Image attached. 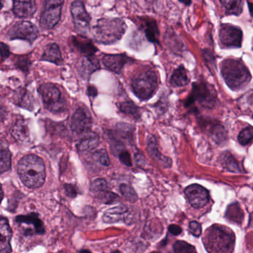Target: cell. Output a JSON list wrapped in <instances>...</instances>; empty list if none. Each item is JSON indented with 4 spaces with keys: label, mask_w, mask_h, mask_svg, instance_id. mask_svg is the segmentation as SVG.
Listing matches in <instances>:
<instances>
[{
    "label": "cell",
    "mask_w": 253,
    "mask_h": 253,
    "mask_svg": "<svg viewBox=\"0 0 253 253\" xmlns=\"http://www.w3.org/2000/svg\"><path fill=\"white\" fill-rule=\"evenodd\" d=\"M12 231L9 226L8 219L2 216L0 220V252L2 253H11V240Z\"/></svg>",
    "instance_id": "cell-17"
},
{
    "label": "cell",
    "mask_w": 253,
    "mask_h": 253,
    "mask_svg": "<svg viewBox=\"0 0 253 253\" xmlns=\"http://www.w3.org/2000/svg\"><path fill=\"white\" fill-rule=\"evenodd\" d=\"M87 94H88V95L89 96V97L94 98V97H97V88L94 86H91H91H88V89H87Z\"/></svg>",
    "instance_id": "cell-49"
},
{
    "label": "cell",
    "mask_w": 253,
    "mask_h": 253,
    "mask_svg": "<svg viewBox=\"0 0 253 253\" xmlns=\"http://www.w3.org/2000/svg\"><path fill=\"white\" fill-rule=\"evenodd\" d=\"M131 86L133 92L140 100H149L158 88V76L152 70L140 72L131 80Z\"/></svg>",
    "instance_id": "cell-6"
},
{
    "label": "cell",
    "mask_w": 253,
    "mask_h": 253,
    "mask_svg": "<svg viewBox=\"0 0 253 253\" xmlns=\"http://www.w3.org/2000/svg\"><path fill=\"white\" fill-rule=\"evenodd\" d=\"M90 189L94 193L100 194L109 189L107 181L103 178H97L90 185Z\"/></svg>",
    "instance_id": "cell-38"
},
{
    "label": "cell",
    "mask_w": 253,
    "mask_h": 253,
    "mask_svg": "<svg viewBox=\"0 0 253 253\" xmlns=\"http://www.w3.org/2000/svg\"><path fill=\"white\" fill-rule=\"evenodd\" d=\"M42 61L50 62L60 66L63 63V57L60 52V47L56 43H51L47 45L41 57Z\"/></svg>",
    "instance_id": "cell-23"
},
{
    "label": "cell",
    "mask_w": 253,
    "mask_h": 253,
    "mask_svg": "<svg viewBox=\"0 0 253 253\" xmlns=\"http://www.w3.org/2000/svg\"><path fill=\"white\" fill-rule=\"evenodd\" d=\"M220 66L225 83L233 91L242 89L251 81L250 70L241 59H225Z\"/></svg>",
    "instance_id": "cell-2"
},
{
    "label": "cell",
    "mask_w": 253,
    "mask_h": 253,
    "mask_svg": "<svg viewBox=\"0 0 253 253\" xmlns=\"http://www.w3.org/2000/svg\"><path fill=\"white\" fill-rule=\"evenodd\" d=\"M247 5H248L250 15H251L252 17H253V2H247Z\"/></svg>",
    "instance_id": "cell-50"
},
{
    "label": "cell",
    "mask_w": 253,
    "mask_h": 253,
    "mask_svg": "<svg viewBox=\"0 0 253 253\" xmlns=\"http://www.w3.org/2000/svg\"><path fill=\"white\" fill-rule=\"evenodd\" d=\"M135 161L139 167H143V166L145 164L144 156L141 154L137 153V155H135Z\"/></svg>",
    "instance_id": "cell-48"
},
{
    "label": "cell",
    "mask_w": 253,
    "mask_h": 253,
    "mask_svg": "<svg viewBox=\"0 0 253 253\" xmlns=\"http://www.w3.org/2000/svg\"><path fill=\"white\" fill-rule=\"evenodd\" d=\"M189 83V78L188 77L187 71L182 65L174 71L170 78V84L174 87L185 86Z\"/></svg>",
    "instance_id": "cell-26"
},
{
    "label": "cell",
    "mask_w": 253,
    "mask_h": 253,
    "mask_svg": "<svg viewBox=\"0 0 253 253\" xmlns=\"http://www.w3.org/2000/svg\"><path fill=\"white\" fill-rule=\"evenodd\" d=\"M203 56H204V61L209 66L214 67V58L213 57L212 53L210 50L204 49L203 51Z\"/></svg>",
    "instance_id": "cell-44"
},
{
    "label": "cell",
    "mask_w": 253,
    "mask_h": 253,
    "mask_svg": "<svg viewBox=\"0 0 253 253\" xmlns=\"http://www.w3.org/2000/svg\"><path fill=\"white\" fill-rule=\"evenodd\" d=\"M227 15H241L244 8L242 0H220Z\"/></svg>",
    "instance_id": "cell-29"
},
{
    "label": "cell",
    "mask_w": 253,
    "mask_h": 253,
    "mask_svg": "<svg viewBox=\"0 0 253 253\" xmlns=\"http://www.w3.org/2000/svg\"><path fill=\"white\" fill-rule=\"evenodd\" d=\"M36 11L35 0H13V11L20 18H29Z\"/></svg>",
    "instance_id": "cell-16"
},
{
    "label": "cell",
    "mask_w": 253,
    "mask_h": 253,
    "mask_svg": "<svg viewBox=\"0 0 253 253\" xmlns=\"http://www.w3.org/2000/svg\"><path fill=\"white\" fill-rule=\"evenodd\" d=\"M178 1L186 6H189L192 4V0H178Z\"/></svg>",
    "instance_id": "cell-51"
},
{
    "label": "cell",
    "mask_w": 253,
    "mask_h": 253,
    "mask_svg": "<svg viewBox=\"0 0 253 253\" xmlns=\"http://www.w3.org/2000/svg\"><path fill=\"white\" fill-rule=\"evenodd\" d=\"M93 159L103 167H109L110 165V159L105 149H99L93 153Z\"/></svg>",
    "instance_id": "cell-37"
},
{
    "label": "cell",
    "mask_w": 253,
    "mask_h": 253,
    "mask_svg": "<svg viewBox=\"0 0 253 253\" xmlns=\"http://www.w3.org/2000/svg\"><path fill=\"white\" fill-rule=\"evenodd\" d=\"M46 109L54 114L61 113L66 109V100L60 89L52 84H44L38 88Z\"/></svg>",
    "instance_id": "cell-7"
},
{
    "label": "cell",
    "mask_w": 253,
    "mask_h": 253,
    "mask_svg": "<svg viewBox=\"0 0 253 253\" xmlns=\"http://www.w3.org/2000/svg\"><path fill=\"white\" fill-rule=\"evenodd\" d=\"M92 125V118L89 112L85 108L77 109L71 119V128L78 134L88 133Z\"/></svg>",
    "instance_id": "cell-13"
},
{
    "label": "cell",
    "mask_w": 253,
    "mask_h": 253,
    "mask_svg": "<svg viewBox=\"0 0 253 253\" xmlns=\"http://www.w3.org/2000/svg\"><path fill=\"white\" fill-rule=\"evenodd\" d=\"M119 109L125 115L133 117L135 119H138L140 117V109L131 101H126L119 105Z\"/></svg>",
    "instance_id": "cell-33"
},
{
    "label": "cell",
    "mask_w": 253,
    "mask_h": 253,
    "mask_svg": "<svg viewBox=\"0 0 253 253\" xmlns=\"http://www.w3.org/2000/svg\"><path fill=\"white\" fill-rule=\"evenodd\" d=\"M38 27L29 21H20L15 23L7 33L10 40H23L33 43L38 38Z\"/></svg>",
    "instance_id": "cell-10"
},
{
    "label": "cell",
    "mask_w": 253,
    "mask_h": 253,
    "mask_svg": "<svg viewBox=\"0 0 253 253\" xmlns=\"http://www.w3.org/2000/svg\"><path fill=\"white\" fill-rule=\"evenodd\" d=\"M98 198L102 203L106 204H115L120 200V197L117 194L109 192V191H106V192L98 194Z\"/></svg>",
    "instance_id": "cell-40"
},
{
    "label": "cell",
    "mask_w": 253,
    "mask_h": 253,
    "mask_svg": "<svg viewBox=\"0 0 253 253\" xmlns=\"http://www.w3.org/2000/svg\"><path fill=\"white\" fill-rule=\"evenodd\" d=\"M81 252H90L89 250H82Z\"/></svg>",
    "instance_id": "cell-53"
},
{
    "label": "cell",
    "mask_w": 253,
    "mask_h": 253,
    "mask_svg": "<svg viewBox=\"0 0 253 253\" xmlns=\"http://www.w3.org/2000/svg\"><path fill=\"white\" fill-rule=\"evenodd\" d=\"M217 102L215 90L205 81H198L192 84V91L184 102L185 107L198 110V106L204 109H211Z\"/></svg>",
    "instance_id": "cell-5"
},
{
    "label": "cell",
    "mask_w": 253,
    "mask_h": 253,
    "mask_svg": "<svg viewBox=\"0 0 253 253\" xmlns=\"http://www.w3.org/2000/svg\"><path fill=\"white\" fill-rule=\"evenodd\" d=\"M71 13L75 30L81 35H85L89 30L91 17L81 0H76L71 5Z\"/></svg>",
    "instance_id": "cell-11"
},
{
    "label": "cell",
    "mask_w": 253,
    "mask_h": 253,
    "mask_svg": "<svg viewBox=\"0 0 253 253\" xmlns=\"http://www.w3.org/2000/svg\"><path fill=\"white\" fill-rule=\"evenodd\" d=\"M219 40L223 48H241L243 41L242 30L232 24H222L219 29Z\"/></svg>",
    "instance_id": "cell-9"
},
{
    "label": "cell",
    "mask_w": 253,
    "mask_h": 253,
    "mask_svg": "<svg viewBox=\"0 0 253 253\" xmlns=\"http://www.w3.org/2000/svg\"><path fill=\"white\" fill-rule=\"evenodd\" d=\"M120 192L122 196L128 202L135 203L138 199V196L135 190L130 185L122 183L120 186Z\"/></svg>",
    "instance_id": "cell-34"
},
{
    "label": "cell",
    "mask_w": 253,
    "mask_h": 253,
    "mask_svg": "<svg viewBox=\"0 0 253 253\" xmlns=\"http://www.w3.org/2000/svg\"><path fill=\"white\" fill-rule=\"evenodd\" d=\"M100 68V63L94 55L85 56L78 66V71L84 79H89L91 75Z\"/></svg>",
    "instance_id": "cell-18"
},
{
    "label": "cell",
    "mask_w": 253,
    "mask_h": 253,
    "mask_svg": "<svg viewBox=\"0 0 253 253\" xmlns=\"http://www.w3.org/2000/svg\"><path fill=\"white\" fill-rule=\"evenodd\" d=\"M173 250H174V253H196V250H195L194 246H192L183 241H176L173 245Z\"/></svg>",
    "instance_id": "cell-39"
},
{
    "label": "cell",
    "mask_w": 253,
    "mask_h": 253,
    "mask_svg": "<svg viewBox=\"0 0 253 253\" xmlns=\"http://www.w3.org/2000/svg\"><path fill=\"white\" fill-rule=\"evenodd\" d=\"M65 0H45V6L41 14V26L52 29L60 22Z\"/></svg>",
    "instance_id": "cell-8"
},
{
    "label": "cell",
    "mask_w": 253,
    "mask_h": 253,
    "mask_svg": "<svg viewBox=\"0 0 253 253\" xmlns=\"http://www.w3.org/2000/svg\"><path fill=\"white\" fill-rule=\"evenodd\" d=\"M221 164L223 168L233 173L241 172L239 164L235 158L229 152H225L221 155Z\"/></svg>",
    "instance_id": "cell-30"
},
{
    "label": "cell",
    "mask_w": 253,
    "mask_h": 253,
    "mask_svg": "<svg viewBox=\"0 0 253 253\" xmlns=\"http://www.w3.org/2000/svg\"><path fill=\"white\" fill-rule=\"evenodd\" d=\"M10 54H11V51H10L8 45L4 42H1V58H2V61H4L5 59L8 58Z\"/></svg>",
    "instance_id": "cell-46"
},
{
    "label": "cell",
    "mask_w": 253,
    "mask_h": 253,
    "mask_svg": "<svg viewBox=\"0 0 253 253\" xmlns=\"http://www.w3.org/2000/svg\"><path fill=\"white\" fill-rule=\"evenodd\" d=\"M169 233L171 234V235L177 236V235H179L181 233L182 229L180 226H177V225L171 224L169 226Z\"/></svg>",
    "instance_id": "cell-47"
},
{
    "label": "cell",
    "mask_w": 253,
    "mask_h": 253,
    "mask_svg": "<svg viewBox=\"0 0 253 253\" xmlns=\"http://www.w3.org/2000/svg\"><path fill=\"white\" fill-rule=\"evenodd\" d=\"M16 66L19 69L22 71L23 73L29 72L31 66V60L29 56H19L17 60H16Z\"/></svg>",
    "instance_id": "cell-41"
},
{
    "label": "cell",
    "mask_w": 253,
    "mask_h": 253,
    "mask_svg": "<svg viewBox=\"0 0 253 253\" xmlns=\"http://www.w3.org/2000/svg\"><path fill=\"white\" fill-rule=\"evenodd\" d=\"M238 140L241 146H247L253 140V127L244 128L238 134Z\"/></svg>",
    "instance_id": "cell-36"
},
{
    "label": "cell",
    "mask_w": 253,
    "mask_h": 253,
    "mask_svg": "<svg viewBox=\"0 0 253 253\" xmlns=\"http://www.w3.org/2000/svg\"><path fill=\"white\" fill-rule=\"evenodd\" d=\"M100 144V138L95 133L89 132L81 139V141L78 143V150L80 152H90L94 150Z\"/></svg>",
    "instance_id": "cell-25"
},
{
    "label": "cell",
    "mask_w": 253,
    "mask_h": 253,
    "mask_svg": "<svg viewBox=\"0 0 253 253\" xmlns=\"http://www.w3.org/2000/svg\"><path fill=\"white\" fill-rule=\"evenodd\" d=\"M102 62L109 70L116 74H121L124 66L127 63L133 62V60L126 54H106L103 56Z\"/></svg>",
    "instance_id": "cell-14"
},
{
    "label": "cell",
    "mask_w": 253,
    "mask_h": 253,
    "mask_svg": "<svg viewBox=\"0 0 253 253\" xmlns=\"http://www.w3.org/2000/svg\"><path fill=\"white\" fill-rule=\"evenodd\" d=\"M225 217L229 221L237 224H241L244 220V211L241 210L239 204L233 203L227 207Z\"/></svg>",
    "instance_id": "cell-28"
},
{
    "label": "cell",
    "mask_w": 253,
    "mask_h": 253,
    "mask_svg": "<svg viewBox=\"0 0 253 253\" xmlns=\"http://www.w3.org/2000/svg\"><path fill=\"white\" fill-rule=\"evenodd\" d=\"M189 232L195 237H199L202 233L201 224L197 221H192L189 223Z\"/></svg>",
    "instance_id": "cell-42"
},
{
    "label": "cell",
    "mask_w": 253,
    "mask_h": 253,
    "mask_svg": "<svg viewBox=\"0 0 253 253\" xmlns=\"http://www.w3.org/2000/svg\"><path fill=\"white\" fill-rule=\"evenodd\" d=\"M235 235L230 229L220 225L209 228L204 238V245L209 252L230 253L235 245Z\"/></svg>",
    "instance_id": "cell-4"
},
{
    "label": "cell",
    "mask_w": 253,
    "mask_h": 253,
    "mask_svg": "<svg viewBox=\"0 0 253 253\" xmlns=\"http://www.w3.org/2000/svg\"><path fill=\"white\" fill-rule=\"evenodd\" d=\"M249 227H253V212L250 215V223H249Z\"/></svg>",
    "instance_id": "cell-52"
},
{
    "label": "cell",
    "mask_w": 253,
    "mask_h": 253,
    "mask_svg": "<svg viewBox=\"0 0 253 253\" xmlns=\"http://www.w3.org/2000/svg\"><path fill=\"white\" fill-rule=\"evenodd\" d=\"M12 137L20 143H25L30 140L29 128L26 121L23 120L17 121L11 128Z\"/></svg>",
    "instance_id": "cell-19"
},
{
    "label": "cell",
    "mask_w": 253,
    "mask_h": 253,
    "mask_svg": "<svg viewBox=\"0 0 253 253\" xmlns=\"http://www.w3.org/2000/svg\"><path fill=\"white\" fill-rule=\"evenodd\" d=\"M17 171L23 184L30 189H38L45 182L46 175L45 164L38 155L23 157L19 161Z\"/></svg>",
    "instance_id": "cell-1"
},
{
    "label": "cell",
    "mask_w": 253,
    "mask_h": 253,
    "mask_svg": "<svg viewBox=\"0 0 253 253\" xmlns=\"http://www.w3.org/2000/svg\"><path fill=\"white\" fill-rule=\"evenodd\" d=\"M128 209L124 205L117 206L105 211L103 220L106 223H115L125 218Z\"/></svg>",
    "instance_id": "cell-20"
},
{
    "label": "cell",
    "mask_w": 253,
    "mask_h": 253,
    "mask_svg": "<svg viewBox=\"0 0 253 253\" xmlns=\"http://www.w3.org/2000/svg\"><path fill=\"white\" fill-rule=\"evenodd\" d=\"M16 221L19 224L32 225L35 228V232L38 235H43L45 233L43 223L35 213H32L28 215L17 216Z\"/></svg>",
    "instance_id": "cell-22"
},
{
    "label": "cell",
    "mask_w": 253,
    "mask_h": 253,
    "mask_svg": "<svg viewBox=\"0 0 253 253\" xmlns=\"http://www.w3.org/2000/svg\"><path fill=\"white\" fill-rule=\"evenodd\" d=\"M11 153L8 149H2L1 151V162H0V171L5 172L11 169Z\"/></svg>",
    "instance_id": "cell-35"
},
{
    "label": "cell",
    "mask_w": 253,
    "mask_h": 253,
    "mask_svg": "<svg viewBox=\"0 0 253 253\" xmlns=\"http://www.w3.org/2000/svg\"><path fill=\"white\" fill-rule=\"evenodd\" d=\"M127 26L120 18H102L97 20L92 29L93 37L98 43H116L124 36Z\"/></svg>",
    "instance_id": "cell-3"
},
{
    "label": "cell",
    "mask_w": 253,
    "mask_h": 253,
    "mask_svg": "<svg viewBox=\"0 0 253 253\" xmlns=\"http://www.w3.org/2000/svg\"><path fill=\"white\" fill-rule=\"evenodd\" d=\"M211 138L217 144H222L227 140V132L223 126L220 124H214L210 129Z\"/></svg>",
    "instance_id": "cell-31"
},
{
    "label": "cell",
    "mask_w": 253,
    "mask_h": 253,
    "mask_svg": "<svg viewBox=\"0 0 253 253\" xmlns=\"http://www.w3.org/2000/svg\"><path fill=\"white\" fill-rule=\"evenodd\" d=\"M146 144H147V150L149 152V156L152 158L153 161H155L158 165L164 168H170L171 167V158L169 157L165 156L162 155L160 152L159 149L158 147V143H157L156 139L153 135H149L147 137L146 140Z\"/></svg>",
    "instance_id": "cell-15"
},
{
    "label": "cell",
    "mask_w": 253,
    "mask_h": 253,
    "mask_svg": "<svg viewBox=\"0 0 253 253\" xmlns=\"http://www.w3.org/2000/svg\"><path fill=\"white\" fill-rule=\"evenodd\" d=\"M119 159L121 162L124 165L126 166V167H131L132 166L131 156H130V154L127 151L123 150L120 152Z\"/></svg>",
    "instance_id": "cell-43"
},
{
    "label": "cell",
    "mask_w": 253,
    "mask_h": 253,
    "mask_svg": "<svg viewBox=\"0 0 253 253\" xmlns=\"http://www.w3.org/2000/svg\"><path fill=\"white\" fill-rule=\"evenodd\" d=\"M16 103L17 106H22L28 109H32L30 106L33 107V97L32 94L26 89H21L17 91L15 95Z\"/></svg>",
    "instance_id": "cell-32"
},
{
    "label": "cell",
    "mask_w": 253,
    "mask_h": 253,
    "mask_svg": "<svg viewBox=\"0 0 253 253\" xmlns=\"http://www.w3.org/2000/svg\"><path fill=\"white\" fill-rule=\"evenodd\" d=\"M185 195L191 206L195 209L205 207L210 201L208 190L201 185L192 184L185 189Z\"/></svg>",
    "instance_id": "cell-12"
},
{
    "label": "cell",
    "mask_w": 253,
    "mask_h": 253,
    "mask_svg": "<svg viewBox=\"0 0 253 253\" xmlns=\"http://www.w3.org/2000/svg\"><path fill=\"white\" fill-rule=\"evenodd\" d=\"M144 32L149 42L159 44V29L156 21L152 19H147L144 21Z\"/></svg>",
    "instance_id": "cell-27"
},
{
    "label": "cell",
    "mask_w": 253,
    "mask_h": 253,
    "mask_svg": "<svg viewBox=\"0 0 253 253\" xmlns=\"http://www.w3.org/2000/svg\"><path fill=\"white\" fill-rule=\"evenodd\" d=\"M165 42L167 47L175 54H181L186 49L183 41L173 30H168L166 32Z\"/></svg>",
    "instance_id": "cell-24"
},
{
    "label": "cell",
    "mask_w": 253,
    "mask_h": 253,
    "mask_svg": "<svg viewBox=\"0 0 253 253\" xmlns=\"http://www.w3.org/2000/svg\"><path fill=\"white\" fill-rule=\"evenodd\" d=\"M65 192L70 198H74L78 195V191L75 186L72 184H64Z\"/></svg>",
    "instance_id": "cell-45"
},
{
    "label": "cell",
    "mask_w": 253,
    "mask_h": 253,
    "mask_svg": "<svg viewBox=\"0 0 253 253\" xmlns=\"http://www.w3.org/2000/svg\"><path fill=\"white\" fill-rule=\"evenodd\" d=\"M72 42L75 48L84 56H93L97 51L92 42L85 37H73Z\"/></svg>",
    "instance_id": "cell-21"
}]
</instances>
